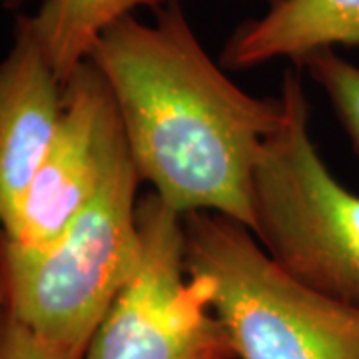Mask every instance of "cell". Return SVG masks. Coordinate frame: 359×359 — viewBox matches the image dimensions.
I'll return each instance as SVG.
<instances>
[{
  "label": "cell",
  "instance_id": "obj_11",
  "mask_svg": "<svg viewBox=\"0 0 359 359\" xmlns=\"http://www.w3.org/2000/svg\"><path fill=\"white\" fill-rule=\"evenodd\" d=\"M0 359H82V355L52 344L4 313L0 323Z\"/></svg>",
  "mask_w": 359,
  "mask_h": 359
},
{
  "label": "cell",
  "instance_id": "obj_3",
  "mask_svg": "<svg viewBox=\"0 0 359 359\" xmlns=\"http://www.w3.org/2000/svg\"><path fill=\"white\" fill-rule=\"evenodd\" d=\"M282 122L252 176V228L269 259L316 292L359 308V196L325 166L297 70L283 74Z\"/></svg>",
  "mask_w": 359,
  "mask_h": 359
},
{
  "label": "cell",
  "instance_id": "obj_1",
  "mask_svg": "<svg viewBox=\"0 0 359 359\" xmlns=\"http://www.w3.org/2000/svg\"><path fill=\"white\" fill-rule=\"evenodd\" d=\"M114 94L142 182L180 216L214 212L252 228V176L282 100L240 88L205 52L178 0L152 22L136 14L104 32L88 58Z\"/></svg>",
  "mask_w": 359,
  "mask_h": 359
},
{
  "label": "cell",
  "instance_id": "obj_10",
  "mask_svg": "<svg viewBox=\"0 0 359 359\" xmlns=\"http://www.w3.org/2000/svg\"><path fill=\"white\" fill-rule=\"evenodd\" d=\"M299 66L325 92L359 152V66L341 58L334 48L309 54Z\"/></svg>",
  "mask_w": 359,
  "mask_h": 359
},
{
  "label": "cell",
  "instance_id": "obj_7",
  "mask_svg": "<svg viewBox=\"0 0 359 359\" xmlns=\"http://www.w3.org/2000/svg\"><path fill=\"white\" fill-rule=\"evenodd\" d=\"M62 116V82L42 50L30 14H16L0 62V224L14 230L28 188Z\"/></svg>",
  "mask_w": 359,
  "mask_h": 359
},
{
  "label": "cell",
  "instance_id": "obj_4",
  "mask_svg": "<svg viewBox=\"0 0 359 359\" xmlns=\"http://www.w3.org/2000/svg\"><path fill=\"white\" fill-rule=\"evenodd\" d=\"M188 273L204 276L238 359H359V308L287 276L240 222L184 216Z\"/></svg>",
  "mask_w": 359,
  "mask_h": 359
},
{
  "label": "cell",
  "instance_id": "obj_2",
  "mask_svg": "<svg viewBox=\"0 0 359 359\" xmlns=\"http://www.w3.org/2000/svg\"><path fill=\"white\" fill-rule=\"evenodd\" d=\"M140 184L126 148L100 190L50 245L32 250L0 238L4 313L84 355L140 262Z\"/></svg>",
  "mask_w": 359,
  "mask_h": 359
},
{
  "label": "cell",
  "instance_id": "obj_12",
  "mask_svg": "<svg viewBox=\"0 0 359 359\" xmlns=\"http://www.w3.org/2000/svg\"><path fill=\"white\" fill-rule=\"evenodd\" d=\"M0 2H2V6H4L6 11L20 14V11L25 8L26 2H28V0H0Z\"/></svg>",
  "mask_w": 359,
  "mask_h": 359
},
{
  "label": "cell",
  "instance_id": "obj_8",
  "mask_svg": "<svg viewBox=\"0 0 359 359\" xmlns=\"http://www.w3.org/2000/svg\"><path fill=\"white\" fill-rule=\"evenodd\" d=\"M358 44L359 0H282L231 32L219 65L230 70L273 60L299 65L313 52Z\"/></svg>",
  "mask_w": 359,
  "mask_h": 359
},
{
  "label": "cell",
  "instance_id": "obj_5",
  "mask_svg": "<svg viewBox=\"0 0 359 359\" xmlns=\"http://www.w3.org/2000/svg\"><path fill=\"white\" fill-rule=\"evenodd\" d=\"M140 262L82 359H238L204 276L188 273L184 216L138 200Z\"/></svg>",
  "mask_w": 359,
  "mask_h": 359
},
{
  "label": "cell",
  "instance_id": "obj_13",
  "mask_svg": "<svg viewBox=\"0 0 359 359\" xmlns=\"http://www.w3.org/2000/svg\"><path fill=\"white\" fill-rule=\"evenodd\" d=\"M2 316H4V304H2V290H0V323H2Z\"/></svg>",
  "mask_w": 359,
  "mask_h": 359
},
{
  "label": "cell",
  "instance_id": "obj_9",
  "mask_svg": "<svg viewBox=\"0 0 359 359\" xmlns=\"http://www.w3.org/2000/svg\"><path fill=\"white\" fill-rule=\"evenodd\" d=\"M166 0H42L30 14L42 50L65 84L84 65L108 28L140 8L156 13Z\"/></svg>",
  "mask_w": 359,
  "mask_h": 359
},
{
  "label": "cell",
  "instance_id": "obj_14",
  "mask_svg": "<svg viewBox=\"0 0 359 359\" xmlns=\"http://www.w3.org/2000/svg\"><path fill=\"white\" fill-rule=\"evenodd\" d=\"M264 2H266L268 6H271V4H278V2H282V0H264Z\"/></svg>",
  "mask_w": 359,
  "mask_h": 359
},
{
  "label": "cell",
  "instance_id": "obj_6",
  "mask_svg": "<svg viewBox=\"0 0 359 359\" xmlns=\"http://www.w3.org/2000/svg\"><path fill=\"white\" fill-rule=\"evenodd\" d=\"M126 148L114 94L102 72L86 60L62 84L58 128L14 230L2 238L32 250L50 245L100 190Z\"/></svg>",
  "mask_w": 359,
  "mask_h": 359
}]
</instances>
